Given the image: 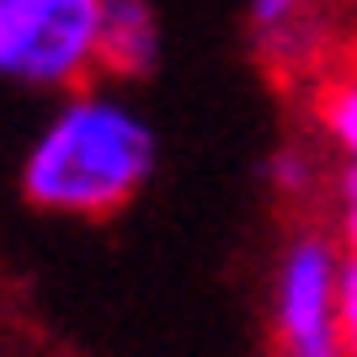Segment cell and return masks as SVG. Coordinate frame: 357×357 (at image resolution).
<instances>
[{
	"mask_svg": "<svg viewBox=\"0 0 357 357\" xmlns=\"http://www.w3.org/2000/svg\"><path fill=\"white\" fill-rule=\"evenodd\" d=\"M107 0H0V80L75 91L102 70Z\"/></svg>",
	"mask_w": 357,
	"mask_h": 357,
	"instance_id": "7a4b0ae2",
	"label": "cell"
},
{
	"mask_svg": "<svg viewBox=\"0 0 357 357\" xmlns=\"http://www.w3.org/2000/svg\"><path fill=\"white\" fill-rule=\"evenodd\" d=\"M342 336H347V357H357V251H347L342 267Z\"/></svg>",
	"mask_w": 357,
	"mask_h": 357,
	"instance_id": "8992f818",
	"label": "cell"
},
{
	"mask_svg": "<svg viewBox=\"0 0 357 357\" xmlns=\"http://www.w3.org/2000/svg\"><path fill=\"white\" fill-rule=\"evenodd\" d=\"M272 181H278V187H288V192L310 187V155H304L298 144L278 149V155H272Z\"/></svg>",
	"mask_w": 357,
	"mask_h": 357,
	"instance_id": "52a82bcc",
	"label": "cell"
},
{
	"mask_svg": "<svg viewBox=\"0 0 357 357\" xmlns=\"http://www.w3.org/2000/svg\"><path fill=\"white\" fill-rule=\"evenodd\" d=\"M155 176V128L123 96L75 86L22 160V192L59 219H107Z\"/></svg>",
	"mask_w": 357,
	"mask_h": 357,
	"instance_id": "6da1fadb",
	"label": "cell"
},
{
	"mask_svg": "<svg viewBox=\"0 0 357 357\" xmlns=\"http://www.w3.org/2000/svg\"><path fill=\"white\" fill-rule=\"evenodd\" d=\"M160 16L149 0H107L102 6V75L149 80L160 70Z\"/></svg>",
	"mask_w": 357,
	"mask_h": 357,
	"instance_id": "277c9868",
	"label": "cell"
},
{
	"mask_svg": "<svg viewBox=\"0 0 357 357\" xmlns=\"http://www.w3.org/2000/svg\"><path fill=\"white\" fill-rule=\"evenodd\" d=\"M342 245L298 235L283 251L272 288V326L283 357H347L342 336Z\"/></svg>",
	"mask_w": 357,
	"mask_h": 357,
	"instance_id": "3957f363",
	"label": "cell"
},
{
	"mask_svg": "<svg viewBox=\"0 0 357 357\" xmlns=\"http://www.w3.org/2000/svg\"><path fill=\"white\" fill-rule=\"evenodd\" d=\"M320 123H326L331 144L342 149V187H336V203H342V245L357 251V75L352 80H336L326 91Z\"/></svg>",
	"mask_w": 357,
	"mask_h": 357,
	"instance_id": "5b68a950",
	"label": "cell"
}]
</instances>
